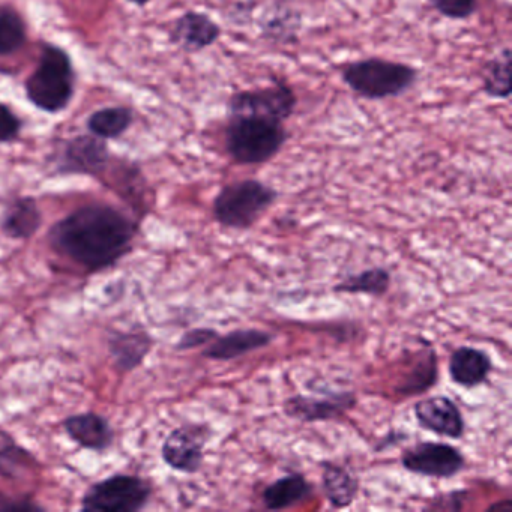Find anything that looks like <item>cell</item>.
<instances>
[{
	"label": "cell",
	"mask_w": 512,
	"mask_h": 512,
	"mask_svg": "<svg viewBox=\"0 0 512 512\" xmlns=\"http://www.w3.org/2000/svg\"><path fill=\"white\" fill-rule=\"evenodd\" d=\"M391 272L388 269L368 268L359 274L347 275L334 286L335 293L343 295H368L382 298L391 289Z\"/></svg>",
	"instance_id": "cell-23"
},
{
	"label": "cell",
	"mask_w": 512,
	"mask_h": 512,
	"mask_svg": "<svg viewBox=\"0 0 512 512\" xmlns=\"http://www.w3.org/2000/svg\"><path fill=\"white\" fill-rule=\"evenodd\" d=\"M43 224V212L34 197H17L5 209L2 230L11 239L32 238Z\"/></svg>",
	"instance_id": "cell-21"
},
{
	"label": "cell",
	"mask_w": 512,
	"mask_h": 512,
	"mask_svg": "<svg viewBox=\"0 0 512 512\" xmlns=\"http://www.w3.org/2000/svg\"><path fill=\"white\" fill-rule=\"evenodd\" d=\"M421 71L403 62L385 58H364L341 68L344 85L362 100L397 98L415 88Z\"/></svg>",
	"instance_id": "cell-4"
},
{
	"label": "cell",
	"mask_w": 512,
	"mask_h": 512,
	"mask_svg": "<svg viewBox=\"0 0 512 512\" xmlns=\"http://www.w3.org/2000/svg\"><path fill=\"white\" fill-rule=\"evenodd\" d=\"M130 4L137 5V7H145V5H148L151 0H128Z\"/></svg>",
	"instance_id": "cell-32"
},
{
	"label": "cell",
	"mask_w": 512,
	"mask_h": 512,
	"mask_svg": "<svg viewBox=\"0 0 512 512\" xmlns=\"http://www.w3.org/2000/svg\"><path fill=\"white\" fill-rule=\"evenodd\" d=\"M154 349V338L148 331H115L109 337V352L118 370H136Z\"/></svg>",
	"instance_id": "cell-18"
},
{
	"label": "cell",
	"mask_w": 512,
	"mask_h": 512,
	"mask_svg": "<svg viewBox=\"0 0 512 512\" xmlns=\"http://www.w3.org/2000/svg\"><path fill=\"white\" fill-rule=\"evenodd\" d=\"M133 124L134 113L128 107H104L92 113L86 122L89 133L103 140L119 139Z\"/></svg>",
	"instance_id": "cell-25"
},
{
	"label": "cell",
	"mask_w": 512,
	"mask_h": 512,
	"mask_svg": "<svg viewBox=\"0 0 512 512\" xmlns=\"http://www.w3.org/2000/svg\"><path fill=\"white\" fill-rule=\"evenodd\" d=\"M448 371L455 385L466 389L478 388L490 377L493 361L484 350L472 346H461L451 353Z\"/></svg>",
	"instance_id": "cell-17"
},
{
	"label": "cell",
	"mask_w": 512,
	"mask_h": 512,
	"mask_svg": "<svg viewBox=\"0 0 512 512\" xmlns=\"http://www.w3.org/2000/svg\"><path fill=\"white\" fill-rule=\"evenodd\" d=\"M217 337L218 332L212 328L190 329L179 338L178 343H176V350L187 352V350L197 349V347L208 346Z\"/></svg>",
	"instance_id": "cell-30"
},
{
	"label": "cell",
	"mask_w": 512,
	"mask_h": 512,
	"mask_svg": "<svg viewBox=\"0 0 512 512\" xmlns=\"http://www.w3.org/2000/svg\"><path fill=\"white\" fill-rule=\"evenodd\" d=\"M221 37V26L209 14L187 11L175 20L169 38L184 52L200 53L214 46Z\"/></svg>",
	"instance_id": "cell-13"
},
{
	"label": "cell",
	"mask_w": 512,
	"mask_h": 512,
	"mask_svg": "<svg viewBox=\"0 0 512 512\" xmlns=\"http://www.w3.org/2000/svg\"><path fill=\"white\" fill-rule=\"evenodd\" d=\"M407 472L433 479H452L466 469V457L457 446L445 442H419L401 452Z\"/></svg>",
	"instance_id": "cell-8"
},
{
	"label": "cell",
	"mask_w": 512,
	"mask_h": 512,
	"mask_svg": "<svg viewBox=\"0 0 512 512\" xmlns=\"http://www.w3.org/2000/svg\"><path fill=\"white\" fill-rule=\"evenodd\" d=\"M491 511H494V509H503L505 512H511L512 511V503L511 500L506 499L502 500V502L496 503V505L490 506Z\"/></svg>",
	"instance_id": "cell-31"
},
{
	"label": "cell",
	"mask_w": 512,
	"mask_h": 512,
	"mask_svg": "<svg viewBox=\"0 0 512 512\" xmlns=\"http://www.w3.org/2000/svg\"><path fill=\"white\" fill-rule=\"evenodd\" d=\"M62 428L73 442L85 449L104 452L115 442V431L100 413L85 412L68 416Z\"/></svg>",
	"instance_id": "cell-16"
},
{
	"label": "cell",
	"mask_w": 512,
	"mask_h": 512,
	"mask_svg": "<svg viewBox=\"0 0 512 512\" xmlns=\"http://www.w3.org/2000/svg\"><path fill=\"white\" fill-rule=\"evenodd\" d=\"M298 106V97L284 80H274L265 88L245 89L230 95L229 115H254L286 124Z\"/></svg>",
	"instance_id": "cell-7"
},
{
	"label": "cell",
	"mask_w": 512,
	"mask_h": 512,
	"mask_svg": "<svg viewBox=\"0 0 512 512\" xmlns=\"http://www.w3.org/2000/svg\"><path fill=\"white\" fill-rule=\"evenodd\" d=\"M152 487L146 479L127 473L91 485L82 499L83 511L134 512L148 505Z\"/></svg>",
	"instance_id": "cell-6"
},
{
	"label": "cell",
	"mask_w": 512,
	"mask_h": 512,
	"mask_svg": "<svg viewBox=\"0 0 512 512\" xmlns=\"http://www.w3.org/2000/svg\"><path fill=\"white\" fill-rule=\"evenodd\" d=\"M110 152L106 140L94 134L74 137L65 143L58 161L59 173L64 175L98 176L107 169Z\"/></svg>",
	"instance_id": "cell-11"
},
{
	"label": "cell",
	"mask_w": 512,
	"mask_h": 512,
	"mask_svg": "<svg viewBox=\"0 0 512 512\" xmlns=\"http://www.w3.org/2000/svg\"><path fill=\"white\" fill-rule=\"evenodd\" d=\"M25 92L29 103L41 112H64L76 94V70L67 50L46 44L37 68L25 82Z\"/></svg>",
	"instance_id": "cell-3"
},
{
	"label": "cell",
	"mask_w": 512,
	"mask_h": 512,
	"mask_svg": "<svg viewBox=\"0 0 512 512\" xmlns=\"http://www.w3.org/2000/svg\"><path fill=\"white\" fill-rule=\"evenodd\" d=\"M322 488L329 505L334 509L349 508L359 494V479L349 469L334 463L322 461Z\"/></svg>",
	"instance_id": "cell-20"
},
{
	"label": "cell",
	"mask_w": 512,
	"mask_h": 512,
	"mask_svg": "<svg viewBox=\"0 0 512 512\" xmlns=\"http://www.w3.org/2000/svg\"><path fill=\"white\" fill-rule=\"evenodd\" d=\"M428 4L449 20H467L475 16L478 0H427Z\"/></svg>",
	"instance_id": "cell-28"
},
{
	"label": "cell",
	"mask_w": 512,
	"mask_h": 512,
	"mask_svg": "<svg viewBox=\"0 0 512 512\" xmlns=\"http://www.w3.org/2000/svg\"><path fill=\"white\" fill-rule=\"evenodd\" d=\"M413 413L419 427L436 436L458 440L466 431V421L460 407L445 395H433L416 401Z\"/></svg>",
	"instance_id": "cell-12"
},
{
	"label": "cell",
	"mask_w": 512,
	"mask_h": 512,
	"mask_svg": "<svg viewBox=\"0 0 512 512\" xmlns=\"http://www.w3.org/2000/svg\"><path fill=\"white\" fill-rule=\"evenodd\" d=\"M257 23L262 40L280 46H293L298 43L304 20L292 4L286 0H275L263 8Z\"/></svg>",
	"instance_id": "cell-14"
},
{
	"label": "cell",
	"mask_w": 512,
	"mask_h": 512,
	"mask_svg": "<svg viewBox=\"0 0 512 512\" xmlns=\"http://www.w3.org/2000/svg\"><path fill=\"white\" fill-rule=\"evenodd\" d=\"M290 133L284 122L254 115H229L224 128V148L238 166H262L274 160Z\"/></svg>",
	"instance_id": "cell-2"
},
{
	"label": "cell",
	"mask_w": 512,
	"mask_h": 512,
	"mask_svg": "<svg viewBox=\"0 0 512 512\" xmlns=\"http://www.w3.org/2000/svg\"><path fill=\"white\" fill-rule=\"evenodd\" d=\"M137 224L115 206L94 203L59 220L50 229L53 251L86 272L112 268L133 250Z\"/></svg>",
	"instance_id": "cell-1"
},
{
	"label": "cell",
	"mask_w": 512,
	"mask_h": 512,
	"mask_svg": "<svg viewBox=\"0 0 512 512\" xmlns=\"http://www.w3.org/2000/svg\"><path fill=\"white\" fill-rule=\"evenodd\" d=\"M512 52L509 47L500 50L494 58L485 62L482 70V92L491 100H508L511 85Z\"/></svg>",
	"instance_id": "cell-24"
},
{
	"label": "cell",
	"mask_w": 512,
	"mask_h": 512,
	"mask_svg": "<svg viewBox=\"0 0 512 512\" xmlns=\"http://www.w3.org/2000/svg\"><path fill=\"white\" fill-rule=\"evenodd\" d=\"M275 335L271 332L257 328H241L230 331L220 337L218 335L212 343L206 346L202 356L212 361L227 362L241 356L250 355L257 350L271 346Z\"/></svg>",
	"instance_id": "cell-15"
},
{
	"label": "cell",
	"mask_w": 512,
	"mask_h": 512,
	"mask_svg": "<svg viewBox=\"0 0 512 512\" xmlns=\"http://www.w3.org/2000/svg\"><path fill=\"white\" fill-rule=\"evenodd\" d=\"M31 461L34 458L26 449L17 445L7 433L0 431V476L14 475L20 467H25Z\"/></svg>",
	"instance_id": "cell-27"
},
{
	"label": "cell",
	"mask_w": 512,
	"mask_h": 512,
	"mask_svg": "<svg viewBox=\"0 0 512 512\" xmlns=\"http://www.w3.org/2000/svg\"><path fill=\"white\" fill-rule=\"evenodd\" d=\"M280 193L259 179H241L221 187L212 202L214 220L224 229H253L277 203Z\"/></svg>",
	"instance_id": "cell-5"
},
{
	"label": "cell",
	"mask_w": 512,
	"mask_h": 512,
	"mask_svg": "<svg viewBox=\"0 0 512 512\" xmlns=\"http://www.w3.org/2000/svg\"><path fill=\"white\" fill-rule=\"evenodd\" d=\"M439 382V359L433 347L416 355L415 364L404 374L403 382L395 386V392L403 397H415L433 389Z\"/></svg>",
	"instance_id": "cell-22"
},
{
	"label": "cell",
	"mask_w": 512,
	"mask_h": 512,
	"mask_svg": "<svg viewBox=\"0 0 512 512\" xmlns=\"http://www.w3.org/2000/svg\"><path fill=\"white\" fill-rule=\"evenodd\" d=\"M22 128V119L7 104L0 103V145L16 142Z\"/></svg>",
	"instance_id": "cell-29"
},
{
	"label": "cell",
	"mask_w": 512,
	"mask_h": 512,
	"mask_svg": "<svg viewBox=\"0 0 512 512\" xmlns=\"http://www.w3.org/2000/svg\"><path fill=\"white\" fill-rule=\"evenodd\" d=\"M211 436L212 430L209 425H181L164 440L161 457L170 469L193 475L202 469L205 448Z\"/></svg>",
	"instance_id": "cell-9"
},
{
	"label": "cell",
	"mask_w": 512,
	"mask_h": 512,
	"mask_svg": "<svg viewBox=\"0 0 512 512\" xmlns=\"http://www.w3.org/2000/svg\"><path fill=\"white\" fill-rule=\"evenodd\" d=\"M28 41V26L19 11L0 7V56L19 52Z\"/></svg>",
	"instance_id": "cell-26"
},
{
	"label": "cell",
	"mask_w": 512,
	"mask_h": 512,
	"mask_svg": "<svg viewBox=\"0 0 512 512\" xmlns=\"http://www.w3.org/2000/svg\"><path fill=\"white\" fill-rule=\"evenodd\" d=\"M358 398L353 392L331 391L322 397L313 395H293L283 403V410L290 419L314 424L343 418L350 410L355 409Z\"/></svg>",
	"instance_id": "cell-10"
},
{
	"label": "cell",
	"mask_w": 512,
	"mask_h": 512,
	"mask_svg": "<svg viewBox=\"0 0 512 512\" xmlns=\"http://www.w3.org/2000/svg\"><path fill=\"white\" fill-rule=\"evenodd\" d=\"M313 494V482L308 481L302 473H289L266 485L262 502L269 511H283L307 502Z\"/></svg>",
	"instance_id": "cell-19"
}]
</instances>
